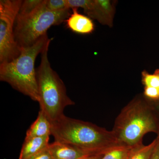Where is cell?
I'll return each instance as SVG.
<instances>
[{"mask_svg":"<svg viewBox=\"0 0 159 159\" xmlns=\"http://www.w3.org/2000/svg\"><path fill=\"white\" fill-rule=\"evenodd\" d=\"M132 147L121 145H116L106 151L100 159H127Z\"/></svg>","mask_w":159,"mask_h":159,"instance_id":"4fadbf2b","label":"cell"},{"mask_svg":"<svg viewBox=\"0 0 159 159\" xmlns=\"http://www.w3.org/2000/svg\"><path fill=\"white\" fill-rule=\"evenodd\" d=\"M157 143L150 159H159V133L157 134Z\"/></svg>","mask_w":159,"mask_h":159,"instance_id":"ffe728a7","label":"cell"},{"mask_svg":"<svg viewBox=\"0 0 159 159\" xmlns=\"http://www.w3.org/2000/svg\"><path fill=\"white\" fill-rule=\"evenodd\" d=\"M102 155H101L94 156L88 157L82 159H100Z\"/></svg>","mask_w":159,"mask_h":159,"instance_id":"44dd1931","label":"cell"},{"mask_svg":"<svg viewBox=\"0 0 159 159\" xmlns=\"http://www.w3.org/2000/svg\"><path fill=\"white\" fill-rule=\"evenodd\" d=\"M51 123L42 111H39L37 119L26 132V138L50 136Z\"/></svg>","mask_w":159,"mask_h":159,"instance_id":"8fae6325","label":"cell"},{"mask_svg":"<svg viewBox=\"0 0 159 159\" xmlns=\"http://www.w3.org/2000/svg\"><path fill=\"white\" fill-rule=\"evenodd\" d=\"M144 96L150 100H157L159 99V88L145 87Z\"/></svg>","mask_w":159,"mask_h":159,"instance_id":"e0dca14e","label":"cell"},{"mask_svg":"<svg viewBox=\"0 0 159 159\" xmlns=\"http://www.w3.org/2000/svg\"><path fill=\"white\" fill-rule=\"evenodd\" d=\"M53 159H82L95 155L73 145L55 141L48 147Z\"/></svg>","mask_w":159,"mask_h":159,"instance_id":"ba28073f","label":"cell"},{"mask_svg":"<svg viewBox=\"0 0 159 159\" xmlns=\"http://www.w3.org/2000/svg\"><path fill=\"white\" fill-rule=\"evenodd\" d=\"M156 143V138L149 145H145L142 143L133 146L127 159H150Z\"/></svg>","mask_w":159,"mask_h":159,"instance_id":"7c38bea8","label":"cell"},{"mask_svg":"<svg viewBox=\"0 0 159 159\" xmlns=\"http://www.w3.org/2000/svg\"><path fill=\"white\" fill-rule=\"evenodd\" d=\"M45 0L32 14L21 18H16L15 23V39L20 49L30 47L47 35V31L53 25L61 24L70 15V9L51 11L46 9Z\"/></svg>","mask_w":159,"mask_h":159,"instance_id":"5b68a950","label":"cell"},{"mask_svg":"<svg viewBox=\"0 0 159 159\" xmlns=\"http://www.w3.org/2000/svg\"><path fill=\"white\" fill-rule=\"evenodd\" d=\"M23 1H0V64L19 56L20 49L15 39V23Z\"/></svg>","mask_w":159,"mask_h":159,"instance_id":"8992f818","label":"cell"},{"mask_svg":"<svg viewBox=\"0 0 159 159\" xmlns=\"http://www.w3.org/2000/svg\"><path fill=\"white\" fill-rule=\"evenodd\" d=\"M49 45L41 54V62L36 72L40 110L52 122L64 116L65 108L75 102L68 96L64 84L51 68L48 57Z\"/></svg>","mask_w":159,"mask_h":159,"instance_id":"277c9868","label":"cell"},{"mask_svg":"<svg viewBox=\"0 0 159 159\" xmlns=\"http://www.w3.org/2000/svg\"><path fill=\"white\" fill-rule=\"evenodd\" d=\"M112 131L119 144L133 147L142 143L146 134L159 133V120L147 99L140 96L122 109Z\"/></svg>","mask_w":159,"mask_h":159,"instance_id":"7a4b0ae2","label":"cell"},{"mask_svg":"<svg viewBox=\"0 0 159 159\" xmlns=\"http://www.w3.org/2000/svg\"><path fill=\"white\" fill-rule=\"evenodd\" d=\"M146 99H147L153 112L159 120V99L157 100H150L147 98Z\"/></svg>","mask_w":159,"mask_h":159,"instance_id":"d6986e66","label":"cell"},{"mask_svg":"<svg viewBox=\"0 0 159 159\" xmlns=\"http://www.w3.org/2000/svg\"><path fill=\"white\" fill-rule=\"evenodd\" d=\"M142 81L145 87L159 88V76L154 73L150 74L144 71L142 74Z\"/></svg>","mask_w":159,"mask_h":159,"instance_id":"2e32d148","label":"cell"},{"mask_svg":"<svg viewBox=\"0 0 159 159\" xmlns=\"http://www.w3.org/2000/svg\"><path fill=\"white\" fill-rule=\"evenodd\" d=\"M113 6L109 1L89 0L84 9L90 17L97 20L100 24L111 26L114 11Z\"/></svg>","mask_w":159,"mask_h":159,"instance_id":"52a82bcc","label":"cell"},{"mask_svg":"<svg viewBox=\"0 0 159 159\" xmlns=\"http://www.w3.org/2000/svg\"><path fill=\"white\" fill-rule=\"evenodd\" d=\"M154 74H156L159 76V69L156 70V71H155Z\"/></svg>","mask_w":159,"mask_h":159,"instance_id":"7402d4cb","label":"cell"},{"mask_svg":"<svg viewBox=\"0 0 159 159\" xmlns=\"http://www.w3.org/2000/svg\"><path fill=\"white\" fill-rule=\"evenodd\" d=\"M44 0H25L23 1L16 18H21L30 15L36 11Z\"/></svg>","mask_w":159,"mask_h":159,"instance_id":"5bb4252c","label":"cell"},{"mask_svg":"<svg viewBox=\"0 0 159 159\" xmlns=\"http://www.w3.org/2000/svg\"><path fill=\"white\" fill-rule=\"evenodd\" d=\"M51 123V135L54 141L70 144L95 155H101L120 145L112 131L91 122L64 115Z\"/></svg>","mask_w":159,"mask_h":159,"instance_id":"6da1fadb","label":"cell"},{"mask_svg":"<svg viewBox=\"0 0 159 159\" xmlns=\"http://www.w3.org/2000/svg\"><path fill=\"white\" fill-rule=\"evenodd\" d=\"M51 41L48 34L44 35L33 45L20 48L19 56L15 59L0 64L1 81L7 83L12 88L39 102L35 60Z\"/></svg>","mask_w":159,"mask_h":159,"instance_id":"3957f363","label":"cell"},{"mask_svg":"<svg viewBox=\"0 0 159 159\" xmlns=\"http://www.w3.org/2000/svg\"><path fill=\"white\" fill-rule=\"evenodd\" d=\"M27 159H53L48 148H47Z\"/></svg>","mask_w":159,"mask_h":159,"instance_id":"ac0fdd59","label":"cell"},{"mask_svg":"<svg viewBox=\"0 0 159 159\" xmlns=\"http://www.w3.org/2000/svg\"><path fill=\"white\" fill-rule=\"evenodd\" d=\"M46 9L51 11H59L69 9L66 0H45Z\"/></svg>","mask_w":159,"mask_h":159,"instance_id":"9a60e30c","label":"cell"},{"mask_svg":"<svg viewBox=\"0 0 159 159\" xmlns=\"http://www.w3.org/2000/svg\"><path fill=\"white\" fill-rule=\"evenodd\" d=\"M49 137L25 138L19 159H27L48 148L49 145Z\"/></svg>","mask_w":159,"mask_h":159,"instance_id":"30bf717a","label":"cell"},{"mask_svg":"<svg viewBox=\"0 0 159 159\" xmlns=\"http://www.w3.org/2000/svg\"><path fill=\"white\" fill-rule=\"evenodd\" d=\"M77 8L72 9V12L66 20V25L75 33L90 34L94 30V25L90 18L78 12Z\"/></svg>","mask_w":159,"mask_h":159,"instance_id":"9c48e42d","label":"cell"}]
</instances>
